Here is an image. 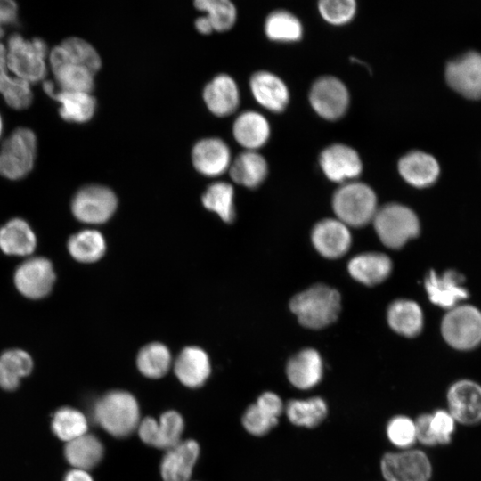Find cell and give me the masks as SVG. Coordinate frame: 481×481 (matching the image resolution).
Segmentation results:
<instances>
[{"instance_id": "6da1fadb", "label": "cell", "mask_w": 481, "mask_h": 481, "mask_svg": "<svg viewBox=\"0 0 481 481\" xmlns=\"http://www.w3.org/2000/svg\"><path fill=\"white\" fill-rule=\"evenodd\" d=\"M91 412L94 422L110 435L119 438L131 435L141 420L136 399L121 390L104 394L94 403Z\"/></svg>"}, {"instance_id": "7a4b0ae2", "label": "cell", "mask_w": 481, "mask_h": 481, "mask_svg": "<svg viewBox=\"0 0 481 481\" xmlns=\"http://www.w3.org/2000/svg\"><path fill=\"white\" fill-rule=\"evenodd\" d=\"M289 306L303 326L321 329L336 321L340 296L336 289L317 284L293 297Z\"/></svg>"}, {"instance_id": "3957f363", "label": "cell", "mask_w": 481, "mask_h": 481, "mask_svg": "<svg viewBox=\"0 0 481 481\" xmlns=\"http://www.w3.org/2000/svg\"><path fill=\"white\" fill-rule=\"evenodd\" d=\"M5 48L7 68L13 76L29 84L45 78L48 49L44 40H26L20 34L14 33L9 37Z\"/></svg>"}, {"instance_id": "277c9868", "label": "cell", "mask_w": 481, "mask_h": 481, "mask_svg": "<svg viewBox=\"0 0 481 481\" xmlns=\"http://www.w3.org/2000/svg\"><path fill=\"white\" fill-rule=\"evenodd\" d=\"M332 208L337 219L346 226L361 227L372 221L378 209L377 197L367 184L352 181L335 192Z\"/></svg>"}, {"instance_id": "5b68a950", "label": "cell", "mask_w": 481, "mask_h": 481, "mask_svg": "<svg viewBox=\"0 0 481 481\" xmlns=\"http://www.w3.org/2000/svg\"><path fill=\"white\" fill-rule=\"evenodd\" d=\"M372 222L381 242L392 249L402 247L420 232L415 213L399 203H388L378 208Z\"/></svg>"}, {"instance_id": "8992f818", "label": "cell", "mask_w": 481, "mask_h": 481, "mask_svg": "<svg viewBox=\"0 0 481 481\" xmlns=\"http://www.w3.org/2000/svg\"><path fill=\"white\" fill-rule=\"evenodd\" d=\"M37 138L26 127L15 129L0 148V175L10 180L24 178L33 168Z\"/></svg>"}, {"instance_id": "52a82bcc", "label": "cell", "mask_w": 481, "mask_h": 481, "mask_svg": "<svg viewBox=\"0 0 481 481\" xmlns=\"http://www.w3.org/2000/svg\"><path fill=\"white\" fill-rule=\"evenodd\" d=\"M444 340L458 350H470L481 343V312L472 306H456L442 321Z\"/></svg>"}, {"instance_id": "ba28073f", "label": "cell", "mask_w": 481, "mask_h": 481, "mask_svg": "<svg viewBox=\"0 0 481 481\" xmlns=\"http://www.w3.org/2000/svg\"><path fill=\"white\" fill-rule=\"evenodd\" d=\"M118 200L112 190L90 184L79 189L71 200L73 216L86 224H98L106 222L117 208Z\"/></svg>"}, {"instance_id": "9c48e42d", "label": "cell", "mask_w": 481, "mask_h": 481, "mask_svg": "<svg viewBox=\"0 0 481 481\" xmlns=\"http://www.w3.org/2000/svg\"><path fill=\"white\" fill-rule=\"evenodd\" d=\"M56 275L52 262L45 257H29L13 275L17 290L25 298L40 299L52 291Z\"/></svg>"}, {"instance_id": "30bf717a", "label": "cell", "mask_w": 481, "mask_h": 481, "mask_svg": "<svg viewBox=\"0 0 481 481\" xmlns=\"http://www.w3.org/2000/svg\"><path fill=\"white\" fill-rule=\"evenodd\" d=\"M380 468L387 481H429L432 476L428 456L412 448L385 454Z\"/></svg>"}, {"instance_id": "8fae6325", "label": "cell", "mask_w": 481, "mask_h": 481, "mask_svg": "<svg viewBox=\"0 0 481 481\" xmlns=\"http://www.w3.org/2000/svg\"><path fill=\"white\" fill-rule=\"evenodd\" d=\"M349 99L345 84L331 76L316 79L309 92V102L313 110L327 120L341 118L348 108Z\"/></svg>"}, {"instance_id": "7c38bea8", "label": "cell", "mask_w": 481, "mask_h": 481, "mask_svg": "<svg viewBox=\"0 0 481 481\" xmlns=\"http://www.w3.org/2000/svg\"><path fill=\"white\" fill-rule=\"evenodd\" d=\"M446 402L457 424L472 427L481 423V385L477 381H454L446 392Z\"/></svg>"}, {"instance_id": "4fadbf2b", "label": "cell", "mask_w": 481, "mask_h": 481, "mask_svg": "<svg viewBox=\"0 0 481 481\" xmlns=\"http://www.w3.org/2000/svg\"><path fill=\"white\" fill-rule=\"evenodd\" d=\"M183 428L184 422L181 414L175 411H167L159 420L152 417L143 418L136 430L144 444L166 451L181 441Z\"/></svg>"}, {"instance_id": "5bb4252c", "label": "cell", "mask_w": 481, "mask_h": 481, "mask_svg": "<svg viewBox=\"0 0 481 481\" xmlns=\"http://www.w3.org/2000/svg\"><path fill=\"white\" fill-rule=\"evenodd\" d=\"M319 164L326 177L336 183L352 182L363 170L357 151L343 143L326 147L320 154Z\"/></svg>"}, {"instance_id": "9a60e30c", "label": "cell", "mask_w": 481, "mask_h": 481, "mask_svg": "<svg viewBox=\"0 0 481 481\" xmlns=\"http://www.w3.org/2000/svg\"><path fill=\"white\" fill-rule=\"evenodd\" d=\"M448 85L469 99L481 98V54L469 52L450 61L445 69Z\"/></svg>"}, {"instance_id": "2e32d148", "label": "cell", "mask_w": 481, "mask_h": 481, "mask_svg": "<svg viewBox=\"0 0 481 481\" xmlns=\"http://www.w3.org/2000/svg\"><path fill=\"white\" fill-rule=\"evenodd\" d=\"M50 67L59 89L92 93L94 87V74L83 66L67 60L59 45L49 53Z\"/></svg>"}, {"instance_id": "e0dca14e", "label": "cell", "mask_w": 481, "mask_h": 481, "mask_svg": "<svg viewBox=\"0 0 481 481\" xmlns=\"http://www.w3.org/2000/svg\"><path fill=\"white\" fill-rule=\"evenodd\" d=\"M45 93L60 103V116L66 121L86 123L94 115L96 99L91 93L56 89L53 81L43 83Z\"/></svg>"}, {"instance_id": "ac0fdd59", "label": "cell", "mask_w": 481, "mask_h": 481, "mask_svg": "<svg viewBox=\"0 0 481 481\" xmlns=\"http://www.w3.org/2000/svg\"><path fill=\"white\" fill-rule=\"evenodd\" d=\"M192 162L200 174L219 176L229 169L231 151L225 142L218 137L203 138L192 147Z\"/></svg>"}, {"instance_id": "d6986e66", "label": "cell", "mask_w": 481, "mask_h": 481, "mask_svg": "<svg viewBox=\"0 0 481 481\" xmlns=\"http://www.w3.org/2000/svg\"><path fill=\"white\" fill-rule=\"evenodd\" d=\"M249 87L256 102L269 111L282 112L289 103V92L286 84L270 71L259 70L252 74Z\"/></svg>"}, {"instance_id": "ffe728a7", "label": "cell", "mask_w": 481, "mask_h": 481, "mask_svg": "<svg viewBox=\"0 0 481 481\" xmlns=\"http://www.w3.org/2000/svg\"><path fill=\"white\" fill-rule=\"evenodd\" d=\"M425 289L433 304L449 310L468 297L463 276L452 270L442 275L434 271L429 272L425 280Z\"/></svg>"}, {"instance_id": "44dd1931", "label": "cell", "mask_w": 481, "mask_h": 481, "mask_svg": "<svg viewBox=\"0 0 481 481\" xmlns=\"http://www.w3.org/2000/svg\"><path fill=\"white\" fill-rule=\"evenodd\" d=\"M199 453V444L192 439L181 440L166 450L160 463L162 479L164 481H190Z\"/></svg>"}, {"instance_id": "7402d4cb", "label": "cell", "mask_w": 481, "mask_h": 481, "mask_svg": "<svg viewBox=\"0 0 481 481\" xmlns=\"http://www.w3.org/2000/svg\"><path fill=\"white\" fill-rule=\"evenodd\" d=\"M208 110L216 117L232 114L240 104V92L235 80L227 74H218L208 82L202 92Z\"/></svg>"}, {"instance_id": "603a6c76", "label": "cell", "mask_w": 481, "mask_h": 481, "mask_svg": "<svg viewBox=\"0 0 481 481\" xmlns=\"http://www.w3.org/2000/svg\"><path fill=\"white\" fill-rule=\"evenodd\" d=\"M312 241L316 250L328 258L343 256L351 244L348 226L338 219L322 220L313 229Z\"/></svg>"}, {"instance_id": "cb8c5ba5", "label": "cell", "mask_w": 481, "mask_h": 481, "mask_svg": "<svg viewBox=\"0 0 481 481\" xmlns=\"http://www.w3.org/2000/svg\"><path fill=\"white\" fill-rule=\"evenodd\" d=\"M439 165L430 154L412 151L398 161V172L409 184L423 188L433 184L439 175Z\"/></svg>"}, {"instance_id": "d4e9b609", "label": "cell", "mask_w": 481, "mask_h": 481, "mask_svg": "<svg viewBox=\"0 0 481 481\" xmlns=\"http://www.w3.org/2000/svg\"><path fill=\"white\" fill-rule=\"evenodd\" d=\"M271 134L268 120L261 113L247 110L240 113L232 124L236 142L246 151H257L268 141Z\"/></svg>"}, {"instance_id": "484cf974", "label": "cell", "mask_w": 481, "mask_h": 481, "mask_svg": "<svg viewBox=\"0 0 481 481\" xmlns=\"http://www.w3.org/2000/svg\"><path fill=\"white\" fill-rule=\"evenodd\" d=\"M289 382L299 389L316 386L322 377V361L312 348L304 349L290 358L286 367Z\"/></svg>"}, {"instance_id": "4316f807", "label": "cell", "mask_w": 481, "mask_h": 481, "mask_svg": "<svg viewBox=\"0 0 481 481\" xmlns=\"http://www.w3.org/2000/svg\"><path fill=\"white\" fill-rule=\"evenodd\" d=\"M174 371L182 384L195 388L202 386L210 373L208 355L199 347H185L174 363Z\"/></svg>"}, {"instance_id": "83f0119b", "label": "cell", "mask_w": 481, "mask_h": 481, "mask_svg": "<svg viewBox=\"0 0 481 481\" xmlns=\"http://www.w3.org/2000/svg\"><path fill=\"white\" fill-rule=\"evenodd\" d=\"M37 247V236L24 219L12 218L0 227V249L6 255L29 257Z\"/></svg>"}, {"instance_id": "f1b7e54d", "label": "cell", "mask_w": 481, "mask_h": 481, "mask_svg": "<svg viewBox=\"0 0 481 481\" xmlns=\"http://www.w3.org/2000/svg\"><path fill=\"white\" fill-rule=\"evenodd\" d=\"M34 369L32 356L26 350L11 348L0 355V388L14 392Z\"/></svg>"}, {"instance_id": "f546056e", "label": "cell", "mask_w": 481, "mask_h": 481, "mask_svg": "<svg viewBox=\"0 0 481 481\" xmlns=\"http://www.w3.org/2000/svg\"><path fill=\"white\" fill-rule=\"evenodd\" d=\"M391 270V260L382 253H363L353 257L348 263V271L351 276L368 286L378 284L386 280Z\"/></svg>"}, {"instance_id": "4dcf8cb0", "label": "cell", "mask_w": 481, "mask_h": 481, "mask_svg": "<svg viewBox=\"0 0 481 481\" xmlns=\"http://www.w3.org/2000/svg\"><path fill=\"white\" fill-rule=\"evenodd\" d=\"M104 448L94 435L86 433L64 444L63 456L72 469L88 471L102 461Z\"/></svg>"}, {"instance_id": "1f68e13d", "label": "cell", "mask_w": 481, "mask_h": 481, "mask_svg": "<svg viewBox=\"0 0 481 481\" xmlns=\"http://www.w3.org/2000/svg\"><path fill=\"white\" fill-rule=\"evenodd\" d=\"M229 173L232 180L247 188H257L265 179L268 165L257 151H245L231 162Z\"/></svg>"}, {"instance_id": "d6a6232c", "label": "cell", "mask_w": 481, "mask_h": 481, "mask_svg": "<svg viewBox=\"0 0 481 481\" xmlns=\"http://www.w3.org/2000/svg\"><path fill=\"white\" fill-rule=\"evenodd\" d=\"M0 94L6 103L15 109L28 108L33 99L30 84L13 76L6 64V48L0 43Z\"/></svg>"}, {"instance_id": "836d02e7", "label": "cell", "mask_w": 481, "mask_h": 481, "mask_svg": "<svg viewBox=\"0 0 481 481\" xmlns=\"http://www.w3.org/2000/svg\"><path fill=\"white\" fill-rule=\"evenodd\" d=\"M387 322L398 334L414 337L421 330L423 315L418 304L408 299H399L390 305Z\"/></svg>"}, {"instance_id": "e575fe53", "label": "cell", "mask_w": 481, "mask_h": 481, "mask_svg": "<svg viewBox=\"0 0 481 481\" xmlns=\"http://www.w3.org/2000/svg\"><path fill=\"white\" fill-rule=\"evenodd\" d=\"M50 429L65 444L88 433V420L78 409L61 406L52 414Z\"/></svg>"}, {"instance_id": "d590c367", "label": "cell", "mask_w": 481, "mask_h": 481, "mask_svg": "<svg viewBox=\"0 0 481 481\" xmlns=\"http://www.w3.org/2000/svg\"><path fill=\"white\" fill-rule=\"evenodd\" d=\"M70 256L81 263H93L105 253V240L95 230H83L71 235L67 243Z\"/></svg>"}, {"instance_id": "8d00e7d4", "label": "cell", "mask_w": 481, "mask_h": 481, "mask_svg": "<svg viewBox=\"0 0 481 481\" xmlns=\"http://www.w3.org/2000/svg\"><path fill=\"white\" fill-rule=\"evenodd\" d=\"M264 29L266 37L275 42H297L303 36L300 20L285 10L272 12L265 19Z\"/></svg>"}, {"instance_id": "74e56055", "label": "cell", "mask_w": 481, "mask_h": 481, "mask_svg": "<svg viewBox=\"0 0 481 481\" xmlns=\"http://www.w3.org/2000/svg\"><path fill=\"white\" fill-rule=\"evenodd\" d=\"M327 404L321 397L306 400H290L286 405V414L296 426L314 428L327 415Z\"/></svg>"}, {"instance_id": "f35d334b", "label": "cell", "mask_w": 481, "mask_h": 481, "mask_svg": "<svg viewBox=\"0 0 481 481\" xmlns=\"http://www.w3.org/2000/svg\"><path fill=\"white\" fill-rule=\"evenodd\" d=\"M136 363L143 375L151 379L163 377L171 366V355L160 343H151L138 353Z\"/></svg>"}, {"instance_id": "ab89813d", "label": "cell", "mask_w": 481, "mask_h": 481, "mask_svg": "<svg viewBox=\"0 0 481 481\" xmlns=\"http://www.w3.org/2000/svg\"><path fill=\"white\" fill-rule=\"evenodd\" d=\"M233 188L225 182H215L208 186L202 195L204 207L216 213L223 221L231 223L235 217Z\"/></svg>"}, {"instance_id": "60d3db41", "label": "cell", "mask_w": 481, "mask_h": 481, "mask_svg": "<svg viewBox=\"0 0 481 481\" xmlns=\"http://www.w3.org/2000/svg\"><path fill=\"white\" fill-rule=\"evenodd\" d=\"M193 4L197 10L206 12L215 31H227L236 22L237 10L229 0H196Z\"/></svg>"}, {"instance_id": "b9f144b4", "label": "cell", "mask_w": 481, "mask_h": 481, "mask_svg": "<svg viewBox=\"0 0 481 481\" xmlns=\"http://www.w3.org/2000/svg\"><path fill=\"white\" fill-rule=\"evenodd\" d=\"M60 45L68 61L85 67L96 74L102 67V60L94 47L86 40L72 37L63 40Z\"/></svg>"}, {"instance_id": "7bdbcfd3", "label": "cell", "mask_w": 481, "mask_h": 481, "mask_svg": "<svg viewBox=\"0 0 481 481\" xmlns=\"http://www.w3.org/2000/svg\"><path fill=\"white\" fill-rule=\"evenodd\" d=\"M318 11L322 19L332 25H344L353 20L356 12L354 0H322Z\"/></svg>"}, {"instance_id": "ee69618b", "label": "cell", "mask_w": 481, "mask_h": 481, "mask_svg": "<svg viewBox=\"0 0 481 481\" xmlns=\"http://www.w3.org/2000/svg\"><path fill=\"white\" fill-rule=\"evenodd\" d=\"M387 435L396 447L410 449L417 441L414 420L403 415L394 417L387 426Z\"/></svg>"}, {"instance_id": "f6af8a7d", "label": "cell", "mask_w": 481, "mask_h": 481, "mask_svg": "<svg viewBox=\"0 0 481 481\" xmlns=\"http://www.w3.org/2000/svg\"><path fill=\"white\" fill-rule=\"evenodd\" d=\"M277 423L278 418L273 416L257 403L249 405L242 417L244 428L254 436L267 434Z\"/></svg>"}, {"instance_id": "bcb514c9", "label": "cell", "mask_w": 481, "mask_h": 481, "mask_svg": "<svg viewBox=\"0 0 481 481\" xmlns=\"http://www.w3.org/2000/svg\"><path fill=\"white\" fill-rule=\"evenodd\" d=\"M456 421L444 409H438L431 413L430 426L437 445L448 444L452 438Z\"/></svg>"}, {"instance_id": "7dc6e473", "label": "cell", "mask_w": 481, "mask_h": 481, "mask_svg": "<svg viewBox=\"0 0 481 481\" xmlns=\"http://www.w3.org/2000/svg\"><path fill=\"white\" fill-rule=\"evenodd\" d=\"M431 413H423L414 420L416 439L426 446L437 445L430 426Z\"/></svg>"}, {"instance_id": "c3c4849f", "label": "cell", "mask_w": 481, "mask_h": 481, "mask_svg": "<svg viewBox=\"0 0 481 481\" xmlns=\"http://www.w3.org/2000/svg\"><path fill=\"white\" fill-rule=\"evenodd\" d=\"M18 6L12 0H0V38L4 34V27L17 22Z\"/></svg>"}, {"instance_id": "681fc988", "label": "cell", "mask_w": 481, "mask_h": 481, "mask_svg": "<svg viewBox=\"0 0 481 481\" xmlns=\"http://www.w3.org/2000/svg\"><path fill=\"white\" fill-rule=\"evenodd\" d=\"M256 403L276 418L281 414L283 410L281 399L273 392L263 393Z\"/></svg>"}, {"instance_id": "f907efd6", "label": "cell", "mask_w": 481, "mask_h": 481, "mask_svg": "<svg viewBox=\"0 0 481 481\" xmlns=\"http://www.w3.org/2000/svg\"><path fill=\"white\" fill-rule=\"evenodd\" d=\"M62 481H94V479L88 471L71 468L65 473Z\"/></svg>"}, {"instance_id": "816d5d0a", "label": "cell", "mask_w": 481, "mask_h": 481, "mask_svg": "<svg viewBox=\"0 0 481 481\" xmlns=\"http://www.w3.org/2000/svg\"><path fill=\"white\" fill-rule=\"evenodd\" d=\"M194 25L198 32L202 35H209L214 30L211 22L206 15L197 18Z\"/></svg>"}, {"instance_id": "f5cc1de1", "label": "cell", "mask_w": 481, "mask_h": 481, "mask_svg": "<svg viewBox=\"0 0 481 481\" xmlns=\"http://www.w3.org/2000/svg\"><path fill=\"white\" fill-rule=\"evenodd\" d=\"M2 130H3V122H2L1 116H0V136L2 135Z\"/></svg>"}]
</instances>
